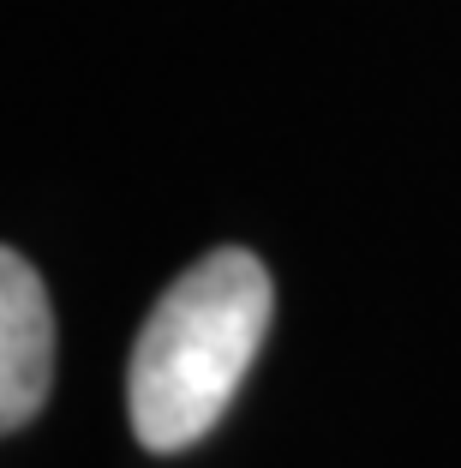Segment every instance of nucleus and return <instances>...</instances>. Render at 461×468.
<instances>
[{
	"mask_svg": "<svg viewBox=\"0 0 461 468\" xmlns=\"http://www.w3.org/2000/svg\"><path fill=\"white\" fill-rule=\"evenodd\" d=\"M276 289L258 252L216 247L180 271L132 343L126 414L132 439L156 456L192 451L228 414L240 378L270 336Z\"/></svg>",
	"mask_w": 461,
	"mask_h": 468,
	"instance_id": "obj_1",
	"label": "nucleus"
},
{
	"mask_svg": "<svg viewBox=\"0 0 461 468\" xmlns=\"http://www.w3.org/2000/svg\"><path fill=\"white\" fill-rule=\"evenodd\" d=\"M55 385V313L37 264L0 252V432H25Z\"/></svg>",
	"mask_w": 461,
	"mask_h": 468,
	"instance_id": "obj_2",
	"label": "nucleus"
}]
</instances>
